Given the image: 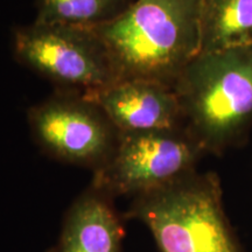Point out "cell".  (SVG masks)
<instances>
[{
    "instance_id": "obj_2",
    "label": "cell",
    "mask_w": 252,
    "mask_h": 252,
    "mask_svg": "<svg viewBox=\"0 0 252 252\" xmlns=\"http://www.w3.org/2000/svg\"><path fill=\"white\" fill-rule=\"evenodd\" d=\"M173 89L185 130L204 153L222 156L252 124V46L200 53Z\"/></svg>"
},
{
    "instance_id": "obj_7",
    "label": "cell",
    "mask_w": 252,
    "mask_h": 252,
    "mask_svg": "<svg viewBox=\"0 0 252 252\" xmlns=\"http://www.w3.org/2000/svg\"><path fill=\"white\" fill-rule=\"evenodd\" d=\"M84 94L99 106L118 132L184 128L178 96L165 84L121 81Z\"/></svg>"
},
{
    "instance_id": "obj_8",
    "label": "cell",
    "mask_w": 252,
    "mask_h": 252,
    "mask_svg": "<svg viewBox=\"0 0 252 252\" xmlns=\"http://www.w3.org/2000/svg\"><path fill=\"white\" fill-rule=\"evenodd\" d=\"M113 202L89 185L68 208L60 237L48 252H123L125 219Z\"/></svg>"
},
{
    "instance_id": "obj_3",
    "label": "cell",
    "mask_w": 252,
    "mask_h": 252,
    "mask_svg": "<svg viewBox=\"0 0 252 252\" xmlns=\"http://www.w3.org/2000/svg\"><path fill=\"white\" fill-rule=\"evenodd\" d=\"M123 216L146 225L160 252H244L215 172H191L132 198Z\"/></svg>"
},
{
    "instance_id": "obj_5",
    "label": "cell",
    "mask_w": 252,
    "mask_h": 252,
    "mask_svg": "<svg viewBox=\"0 0 252 252\" xmlns=\"http://www.w3.org/2000/svg\"><path fill=\"white\" fill-rule=\"evenodd\" d=\"M13 53L20 64L58 89L86 94L117 82L102 43L90 28L36 23L17 27Z\"/></svg>"
},
{
    "instance_id": "obj_10",
    "label": "cell",
    "mask_w": 252,
    "mask_h": 252,
    "mask_svg": "<svg viewBox=\"0 0 252 252\" xmlns=\"http://www.w3.org/2000/svg\"><path fill=\"white\" fill-rule=\"evenodd\" d=\"M133 0H36L34 23L89 28L112 21Z\"/></svg>"
},
{
    "instance_id": "obj_1",
    "label": "cell",
    "mask_w": 252,
    "mask_h": 252,
    "mask_svg": "<svg viewBox=\"0 0 252 252\" xmlns=\"http://www.w3.org/2000/svg\"><path fill=\"white\" fill-rule=\"evenodd\" d=\"M203 0H135L109 23L89 27L102 43L117 82L174 86L201 53Z\"/></svg>"
},
{
    "instance_id": "obj_6",
    "label": "cell",
    "mask_w": 252,
    "mask_h": 252,
    "mask_svg": "<svg viewBox=\"0 0 252 252\" xmlns=\"http://www.w3.org/2000/svg\"><path fill=\"white\" fill-rule=\"evenodd\" d=\"M27 121L37 146L58 161L96 172L111 156L119 132L83 93L58 89L28 110Z\"/></svg>"
},
{
    "instance_id": "obj_9",
    "label": "cell",
    "mask_w": 252,
    "mask_h": 252,
    "mask_svg": "<svg viewBox=\"0 0 252 252\" xmlns=\"http://www.w3.org/2000/svg\"><path fill=\"white\" fill-rule=\"evenodd\" d=\"M201 53L252 46V0H203Z\"/></svg>"
},
{
    "instance_id": "obj_4",
    "label": "cell",
    "mask_w": 252,
    "mask_h": 252,
    "mask_svg": "<svg viewBox=\"0 0 252 252\" xmlns=\"http://www.w3.org/2000/svg\"><path fill=\"white\" fill-rule=\"evenodd\" d=\"M185 128L119 132L115 150L90 185L115 200L150 193L196 171L204 156Z\"/></svg>"
}]
</instances>
